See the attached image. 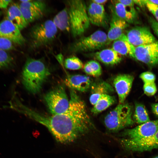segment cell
I'll return each instance as SVG.
<instances>
[{"label": "cell", "instance_id": "obj_1", "mask_svg": "<svg viewBox=\"0 0 158 158\" xmlns=\"http://www.w3.org/2000/svg\"><path fill=\"white\" fill-rule=\"evenodd\" d=\"M69 105L64 113L46 116L19 102L15 110L46 127L56 140L63 143L73 141L93 127L84 102L76 94L70 95Z\"/></svg>", "mask_w": 158, "mask_h": 158}, {"label": "cell", "instance_id": "obj_2", "mask_svg": "<svg viewBox=\"0 0 158 158\" xmlns=\"http://www.w3.org/2000/svg\"><path fill=\"white\" fill-rule=\"evenodd\" d=\"M50 74L48 68L42 61L29 58L23 69L22 83L28 91L36 94L40 91Z\"/></svg>", "mask_w": 158, "mask_h": 158}, {"label": "cell", "instance_id": "obj_3", "mask_svg": "<svg viewBox=\"0 0 158 158\" xmlns=\"http://www.w3.org/2000/svg\"><path fill=\"white\" fill-rule=\"evenodd\" d=\"M70 31L74 37L80 36L89 28L90 22L85 2L83 0H71L66 2Z\"/></svg>", "mask_w": 158, "mask_h": 158}, {"label": "cell", "instance_id": "obj_4", "mask_svg": "<svg viewBox=\"0 0 158 158\" xmlns=\"http://www.w3.org/2000/svg\"><path fill=\"white\" fill-rule=\"evenodd\" d=\"M132 114V107L129 104H119L105 117V125L109 131H118L133 124Z\"/></svg>", "mask_w": 158, "mask_h": 158}, {"label": "cell", "instance_id": "obj_5", "mask_svg": "<svg viewBox=\"0 0 158 158\" xmlns=\"http://www.w3.org/2000/svg\"><path fill=\"white\" fill-rule=\"evenodd\" d=\"M58 29L50 20L34 25L29 33L30 47L35 49L50 44L55 39Z\"/></svg>", "mask_w": 158, "mask_h": 158}, {"label": "cell", "instance_id": "obj_6", "mask_svg": "<svg viewBox=\"0 0 158 158\" xmlns=\"http://www.w3.org/2000/svg\"><path fill=\"white\" fill-rule=\"evenodd\" d=\"M107 45V34L102 31L98 30L88 36L80 38L71 44L68 49L73 53L93 51Z\"/></svg>", "mask_w": 158, "mask_h": 158}, {"label": "cell", "instance_id": "obj_7", "mask_svg": "<svg viewBox=\"0 0 158 158\" xmlns=\"http://www.w3.org/2000/svg\"><path fill=\"white\" fill-rule=\"evenodd\" d=\"M44 99L52 115L60 114L68 109L69 100L64 87L60 85L47 93Z\"/></svg>", "mask_w": 158, "mask_h": 158}, {"label": "cell", "instance_id": "obj_8", "mask_svg": "<svg viewBox=\"0 0 158 158\" xmlns=\"http://www.w3.org/2000/svg\"><path fill=\"white\" fill-rule=\"evenodd\" d=\"M133 58L150 67L158 64V41L147 45L135 47Z\"/></svg>", "mask_w": 158, "mask_h": 158}, {"label": "cell", "instance_id": "obj_9", "mask_svg": "<svg viewBox=\"0 0 158 158\" xmlns=\"http://www.w3.org/2000/svg\"><path fill=\"white\" fill-rule=\"evenodd\" d=\"M121 143L126 150L132 152H143L158 148V130L154 135L141 139L121 138Z\"/></svg>", "mask_w": 158, "mask_h": 158}, {"label": "cell", "instance_id": "obj_10", "mask_svg": "<svg viewBox=\"0 0 158 158\" xmlns=\"http://www.w3.org/2000/svg\"><path fill=\"white\" fill-rule=\"evenodd\" d=\"M158 130V119L140 124L132 128L125 130L122 138L137 140L145 138L155 134Z\"/></svg>", "mask_w": 158, "mask_h": 158}, {"label": "cell", "instance_id": "obj_11", "mask_svg": "<svg viewBox=\"0 0 158 158\" xmlns=\"http://www.w3.org/2000/svg\"><path fill=\"white\" fill-rule=\"evenodd\" d=\"M126 35L135 47L147 45L157 41L150 29L145 26L134 27L128 30Z\"/></svg>", "mask_w": 158, "mask_h": 158}, {"label": "cell", "instance_id": "obj_12", "mask_svg": "<svg viewBox=\"0 0 158 158\" xmlns=\"http://www.w3.org/2000/svg\"><path fill=\"white\" fill-rule=\"evenodd\" d=\"M134 80L133 75L128 74H120L114 78L113 84L118 95L119 104L124 103L131 88Z\"/></svg>", "mask_w": 158, "mask_h": 158}, {"label": "cell", "instance_id": "obj_13", "mask_svg": "<svg viewBox=\"0 0 158 158\" xmlns=\"http://www.w3.org/2000/svg\"><path fill=\"white\" fill-rule=\"evenodd\" d=\"M0 36L20 45L24 44L26 42L20 30L6 18L0 22Z\"/></svg>", "mask_w": 158, "mask_h": 158}, {"label": "cell", "instance_id": "obj_14", "mask_svg": "<svg viewBox=\"0 0 158 158\" xmlns=\"http://www.w3.org/2000/svg\"><path fill=\"white\" fill-rule=\"evenodd\" d=\"M109 29L107 35V44L119 38L124 33L128 23L118 17L112 11Z\"/></svg>", "mask_w": 158, "mask_h": 158}, {"label": "cell", "instance_id": "obj_15", "mask_svg": "<svg viewBox=\"0 0 158 158\" xmlns=\"http://www.w3.org/2000/svg\"><path fill=\"white\" fill-rule=\"evenodd\" d=\"M64 83L70 89L82 92L87 91L92 83L89 76L79 74L68 75Z\"/></svg>", "mask_w": 158, "mask_h": 158}, {"label": "cell", "instance_id": "obj_16", "mask_svg": "<svg viewBox=\"0 0 158 158\" xmlns=\"http://www.w3.org/2000/svg\"><path fill=\"white\" fill-rule=\"evenodd\" d=\"M90 88V101L93 105L102 95L105 94L110 95L114 91L113 88L109 83L103 81L92 83Z\"/></svg>", "mask_w": 158, "mask_h": 158}, {"label": "cell", "instance_id": "obj_17", "mask_svg": "<svg viewBox=\"0 0 158 158\" xmlns=\"http://www.w3.org/2000/svg\"><path fill=\"white\" fill-rule=\"evenodd\" d=\"M6 18L20 30L26 28L28 25L23 16L19 5L16 3L12 4L8 8Z\"/></svg>", "mask_w": 158, "mask_h": 158}, {"label": "cell", "instance_id": "obj_18", "mask_svg": "<svg viewBox=\"0 0 158 158\" xmlns=\"http://www.w3.org/2000/svg\"><path fill=\"white\" fill-rule=\"evenodd\" d=\"M92 55L95 59L106 65H116L122 60L120 55L112 48L103 49L93 53Z\"/></svg>", "mask_w": 158, "mask_h": 158}, {"label": "cell", "instance_id": "obj_19", "mask_svg": "<svg viewBox=\"0 0 158 158\" xmlns=\"http://www.w3.org/2000/svg\"><path fill=\"white\" fill-rule=\"evenodd\" d=\"M112 48L120 55H129L133 58L135 47L131 44L123 34L113 41Z\"/></svg>", "mask_w": 158, "mask_h": 158}, {"label": "cell", "instance_id": "obj_20", "mask_svg": "<svg viewBox=\"0 0 158 158\" xmlns=\"http://www.w3.org/2000/svg\"><path fill=\"white\" fill-rule=\"evenodd\" d=\"M127 7L116 1L112 11L119 18L128 23H133L135 19V10L128 9Z\"/></svg>", "mask_w": 158, "mask_h": 158}, {"label": "cell", "instance_id": "obj_21", "mask_svg": "<svg viewBox=\"0 0 158 158\" xmlns=\"http://www.w3.org/2000/svg\"><path fill=\"white\" fill-rule=\"evenodd\" d=\"M52 21L58 29L65 32L70 31L69 18L66 7L56 15Z\"/></svg>", "mask_w": 158, "mask_h": 158}, {"label": "cell", "instance_id": "obj_22", "mask_svg": "<svg viewBox=\"0 0 158 158\" xmlns=\"http://www.w3.org/2000/svg\"><path fill=\"white\" fill-rule=\"evenodd\" d=\"M115 97L110 95L105 94L101 96L91 109L94 114H97L106 109L116 102Z\"/></svg>", "mask_w": 158, "mask_h": 158}, {"label": "cell", "instance_id": "obj_23", "mask_svg": "<svg viewBox=\"0 0 158 158\" xmlns=\"http://www.w3.org/2000/svg\"><path fill=\"white\" fill-rule=\"evenodd\" d=\"M133 118L135 121L140 124L150 121L145 106L139 103H135Z\"/></svg>", "mask_w": 158, "mask_h": 158}, {"label": "cell", "instance_id": "obj_24", "mask_svg": "<svg viewBox=\"0 0 158 158\" xmlns=\"http://www.w3.org/2000/svg\"><path fill=\"white\" fill-rule=\"evenodd\" d=\"M19 6L28 24L41 18L43 16L45 12L41 10L28 8Z\"/></svg>", "mask_w": 158, "mask_h": 158}, {"label": "cell", "instance_id": "obj_25", "mask_svg": "<svg viewBox=\"0 0 158 158\" xmlns=\"http://www.w3.org/2000/svg\"><path fill=\"white\" fill-rule=\"evenodd\" d=\"M85 72L94 77L100 76L102 72L101 66L97 61L92 60L87 62L83 66Z\"/></svg>", "mask_w": 158, "mask_h": 158}, {"label": "cell", "instance_id": "obj_26", "mask_svg": "<svg viewBox=\"0 0 158 158\" xmlns=\"http://www.w3.org/2000/svg\"><path fill=\"white\" fill-rule=\"evenodd\" d=\"M89 6L94 10L99 22L100 26H104L106 24L107 16L103 5L91 2Z\"/></svg>", "mask_w": 158, "mask_h": 158}, {"label": "cell", "instance_id": "obj_27", "mask_svg": "<svg viewBox=\"0 0 158 158\" xmlns=\"http://www.w3.org/2000/svg\"><path fill=\"white\" fill-rule=\"evenodd\" d=\"M19 6L28 8L45 11V3L42 0H25L20 1Z\"/></svg>", "mask_w": 158, "mask_h": 158}, {"label": "cell", "instance_id": "obj_28", "mask_svg": "<svg viewBox=\"0 0 158 158\" xmlns=\"http://www.w3.org/2000/svg\"><path fill=\"white\" fill-rule=\"evenodd\" d=\"M65 67L71 70H78L83 67V63L78 57L73 56L66 59L64 61Z\"/></svg>", "mask_w": 158, "mask_h": 158}, {"label": "cell", "instance_id": "obj_29", "mask_svg": "<svg viewBox=\"0 0 158 158\" xmlns=\"http://www.w3.org/2000/svg\"><path fill=\"white\" fill-rule=\"evenodd\" d=\"M13 59L6 50L0 49V69H6L11 67Z\"/></svg>", "mask_w": 158, "mask_h": 158}, {"label": "cell", "instance_id": "obj_30", "mask_svg": "<svg viewBox=\"0 0 158 158\" xmlns=\"http://www.w3.org/2000/svg\"><path fill=\"white\" fill-rule=\"evenodd\" d=\"M143 90L145 94L148 96L154 95L157 91L155 82L144 83Z\"/></svg>", "mask_w": 158, "mask_h": 158}, {"label": "cell", "instance_id": "obj_31", "mask_svg": "<svg viewBox=\"0 0 158 158\" xmlns=\"http://www.w3.org/2000/svg\"><path fill=\"white\" fill-rule=\"evenodd\" d=\"M14 43L8 39L0 36V49L6 51L15 49Z\"/></svg>", "mask_w": 158, "mask_h": 158}, {"label": "cell", "instance_id": "obj_32", "mask_svg": "<svg viewBox=\"0 0 158 158\" xmlns=\"http://www.w3.org/2000/svg\"><path fill=\"white\" fill-rule=\"evenodd\" d=\"M140 78L144 83H154L156 79L155 75L150 71H146L141 73Z\"/></svg>", "mask_w": 158, "mask_h": 158}, {"label": "cell", "instance_id": "obj_33", "mask_svg": "<svg viewBox=\"0 0 158 158\" xmlns=\"http://www.w3.org/2000/svg\"><path fill=\"white\" fill-rule=\"evenodd\" d=\"M87 12L90 23L95 25L100 26L99 22L94 11L89 5L87 8Z\"/></svg>", "mask_w": 158, "mask_h": 158}, {"label": "cell", "instance_id": "obj_34", "mask_svg": "<svg viewBox=\"0 0 158 158\" xmlns=\"http://www.w3.org/2000/svg\"><path fill=\"white\" fill-rule=\"evenodd\" d=\"M145 6L158 22V6L148 1L147 0H145Z\"/></svg>", "mask_w": 158, "mask_h": 158}, {"label": "cell", "instance_id": "obj_35", "mask_svg": "<svg viewBox=\"0 0 158 158\" xmlns=\"http://www.w3.org/2000/svg\"><path fill=\"white\" fill-rule=\"evenodd\" d=\"M148 19L152 29L158 37V22L151 17H149Z\"/></svg>", "mask_w": 158, "mask_h": 158}, {"label": "cell", "instance_id": "obj_36", "mask_svg": "<svg viewBox=\"0 0 158 158\" xmlns=\"http://www.w3.org/2000/svg\"><path fill=\"white\" fill-rule=\"evenodd\" d=\"M117 1L118 2L122 4L127 7L131 9H135L134 8V5L135 4V3L133 0H117Z\"/></svg>", "mask_w": 158, "mask_h": 158}, {"label": "cell", "instance_id": "obj_37", "mask_svg": "<svg viewBox=\"0 0 158 158\" xmlns=\"http://www.w3.org/2000/svg\"><path fill=\"white\" fill-rule=\"evenodd\" d=\"M12 1L11 0H0V8L1 9L6 8Z\"/></svg>", "mask_w": 158, "mask_h": 158}, {"label": "cell", "instance_id": "obj_38", "mask_svg": "<svg viewBox=\"0 0 158 158\" xmlns=\"http://www.w3.org/2000/svg\"><path fill=\"white\" fill-rule=\"evenodd\" d=\"M151 107L153 112L158 116V103L152 104Z\"/></svg>", "mask_w": 158, "mask_h": 158}, {"label": "cell", "instance_id": "obj_39", "mask_svg": "<svg viewBox=\"0 0 158 158\" xmlns=\"http://www.w3.org/2000/svg\"><path fill=\"white\" fill-rule=\"evenodd\" d=\"M135 4H136L139 6L142 7L145 6V0H133Z\"/></svg>", "mask_w": 158, "mask_h": 158}, {"label": "cell", "instance_id": "obj_40", "mask_svg": "<svg viewBox=\"0 0 158 158\" xmlns=\"http://www.w3.org/2000/svg\"><path fill=\"white\" fill-rule=\"evenodd\" d=\"M107 1V0H93L92 2L97 4L102 5Z\"/></svg>", "mask_w": 158, "mask_h": 158}, {"label": "cell", "instance_id": "obj_41", "mask_svg": "<svg viewBox=\"0 0 158 158\" xmlns=\"http://www.w3.org/2000/svg\"><path fill=\"white\" fill-rule=\"evenodd\" d=\"M148 1L158 6V0H147Z\"/></svg>", "mask_w": 158, "mask_h": 158}, {"label": "cell", "instance_id": "obj_42", "mask_svg": "<svg viewBox=\"0 0 158 158\" xmlns=\"http://www.w3.org/2000/svg\"><path fill=\"white\" fill-rule=\"evenodd\" d=\"M2 14V12L1 11H0V17L1 16Z\"/></svg>", "mask_w": 158, "mask_h": 158}, {"label": "cell", "instance_id": "obj_43", "mask_svg": "<svg viewBox=\"0 0 158 158\" xmlns=\"http://www.w3.org/2000/svg\"><path fill=\"white\" fill-rule=\"evenodd\" d=\"M153 158H158V156H155V157H154Z\"/></svg>", "mask_w": 158, "mask_h": 158}]
</instances>
